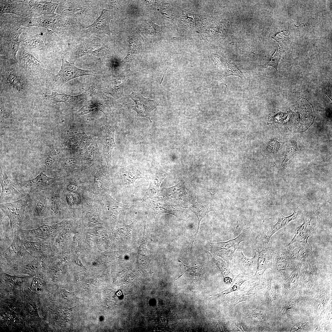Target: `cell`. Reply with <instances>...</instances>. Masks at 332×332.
I'll list each match as a JSON object with an SVG mask.
<instances>
[{
  "label": "cell",
  "mask_w": 332,
  "mask_h": 332,
  "mask_svg": "<svg viewBox=\"0 0 332 332\" xmlns=\"http://www.w3.org/2000/svg\"><path fill=\"white\" fill-rule=\"evenodd\" d=\"M0 93L20 101L36 95V84L18 61L0 59Z\"/></svg>",
  "instance_id": "obj_1"
},
{
  "label": "cell",
  "mask_w": 332,
  "mask_h": 332,
  "mask_svg": "<svg viewBox=\"0 0 332 332\" xmlns=\"http://www.w3.org/2000/svg\"><path fill=\"white\" fill-rule=\"evenodd\" d=\"M0 59L18 61L16 55L20 47L19 37L25 29L0 17Z\"/></svg>",
  "instance_id": "obj_2"
},
{
  "label": "cell",
  "mask_w": 332,
  "mask_h": 332,
  "mask_svg": "<svg viewBox=\"0 0 332 332\" xmlns=\"http://www.w3.org/2000/svg\"><path fill=\"white\" fill-rule=\"evenodd\" d=\"M49 190L30 194V199L25 216L26 228H35L45 224L47 216Z\"/></svg>",
  "instance_id": "obj_3"
},
{
  "label": "cell",
  "mask_w": 332,
  "mask_h": 332,
  "mask_svg": "<svg viewBox=\"0 0 332 332\" xmlns=\"http://www.w3.org/2000/svg\"><path fill=\"white\" fill-rule=\"evenodd\" d=\"M16 57L20 64L31 76L36 85L40 87L52 77L50 72L43 68L30 53L20 47Z\"/></svg>",
  "instance_id": "obj_4"
},
{
  "label": "cell",
  "mask_w": 332,
  "mask_h": 332,
  "mask_svg": "<svg viewBox=\"0 0 332 332\" xmlns=\"http://www.w3.org/2000/svg\"><path fill=\"white\" fill-rule=\"evenodd\" d=\"M30 195L28 194L25 197L17 200L7 203L0 204V211L2 214V219L5 216L9 218L10 223V232L13 235L16 228L18 226L24 230L26 225L25 211L30 199Z\"/></svg>",
  "instance_id": "obj_5"
},
{
  "label": "cell",
  "mask_w": 332,
  "mask_h": 332,
  "mask_svg": "<svg viewBox=\"0 0 332 332\" xmlns=\"http://www.w3.org/2000/svg\"><path fill=\"white\" fill-rule=\"evenodd\" d=\"M14 231L11 244L1 252V262L5 264L13 265L30 263L34 258L26 249L18 232L15 230Z\"/></svg>",
  "instance_id": "obj_6"
},
{
  "label": "cell",
  "mask_w": 332,
  "mask_h": 332,
  "mask_svg": "<svg viewBox=\"0 0 332 332\" xmlns=\"http://www.w3.org/2000/svg\"><path fill=\"white\" fill-rule=\"evenodd\" d=\"M53 33L48 30L45 34L33 35L23 32L19 37L20 47L30 53L40 50L53 51L55 49V44L52 38Z\"/></svg>",
  "instance_id": "obj_7"
},
{
  "label": "cell",
  "mask_w": 332,
  "mask_h": 332,
  "mask_svg": "<svg viewBox=\"0 0 332 332\" xmlns=\"http://www.w3.org/2000/svg\"><path fill=\"white\" fill-rule=\"evenodd\" d=\"M70 221L68 219H65L52 225L44 223L36 228L30 230H23L18 227L15 230L21 239L38 238L53 245L56 236L65 227L70 223Z\"/></svg>",
  "instance_id": "obj_8"
},
{
  "label": "cell",
  "mask_w": 332,
  "mask_h": 332,
  "mask_svg": "<svg viewBox=\"0 0 332 332\" xmlns=\"http://www.w3.org/2000/svg\"><path fill=\"white\" fill-rule=\"evenodd\" d=\"M62 59L60 69L55 75L51 77L52 82L56 88H60L68 81L79 77L94 76L97 73L95 70H86L79 69L74 65V62L68 61L64 55H61Z\"/></svg>",
  "instance_id": "obj_9"
},
{
  "label": "cell",
  "mask_w": 332,
  "mask_h": 332,
  "mask_svg": "<svg viewBox=\"0 0 332 332\" xmlns=\"http://www.w3.org/2000/svg\"><path fill=\"white\" fill-rule=\"evenodd\" d=\"M122 106L114 98L96 92L87 103L77 112V113L79 117L95 110H99L103 112L107 117L110 112Z\"/></svg>",
  "instance_id": "obj_10"
},
{
  "label": "cell",
  "mask_w": 332,
  "mask_h": 332,
  "mask_svg": "<svg viewBox=\"0 0 332 332\" xmlns=\"http://www.w3.org/2000/svg\"><path fill=\"white\" fill-rule=\"evenodd\" d=\"M62 179L49 190L48 213L45 223H50L63 219L66 209L61 198Z\"/></svg>",
  "instance_id": "obj_11"
},
{
  "label": "cell",
  "mask_w": 332,
  "mask_h": 332,
  "mask_svg": "<svg viewBox=\"0 0 332 332\" xmlns=\"http://www.w3.org/2000/svg\"><path fill=\"white\" fill-rule=\"evenodd\" d=\"M63 177L59 176L50 177L42 172L32 179L25 180H16L15 181L22 192L31 194L49 190Z\"/></svg>",
  "instance_id": "obj_12"
},
{
  "label": "cell",
  "mask_w": 332,
  "mask_h": 332,
  "mask_svg": "<svg viewBox=\"0 0 332 332\" xmlns=\"http://www.w3.org/2000/svg\"><path fill=\"white\" fill-rule=\"evenodd\" d=\"M249 229H244L235 239L225 242L211 243V252L231 262L235 252L242 241L249 239L250 236Z\"/></svg>",
  "instance_id": "obj_13"
},
{
  "label": "cell",
  "mask_w": 332,
  "mask_h": 332,
  "mask_svg": "<svg viewBox=\"0 0 332 332\" xmlns=\"http://www.w3.org/2000/svg\"><path fill=\"white\" fill-rule=\"evenodd\" d=\"M255 250L258 254V263L254 277L261 276L264 271L270 267L272 260V249L269 241L265 238L257 237L255 239Z\"/></svg>",
  "instance_id": "obj_14"
},
{
  "label": "cell",
  "mask_w": 332,
  "mask_h": 332,
  "mask_svg": "<svg viewBox=\"0 0 332 332\" xmlns=\"http://www.w3.org/2000/svg\"><path fill=\"white\" fill-rule=\"evenodd\" d=\"M97 84L94 83L82 93L75 96H72L64 93H59L56 92H52L51 95L44 94V97L47 101L53 104L63 103L66 105L73 108L80 101L87 100L91 98L96 92Z\"/></svg>",
  "instance_id": "obj_15"
},
{
  "label": "cell",
  "mask_w": 332,
  "mask_h": 332,
  "mask_svg": "<svg viewBox=\"0 0 332 332\" xmlns=\"http://www.w3.org/2000/svg\"><path fill=\"white\" fill-rule=\"evenodd\" d=\"M319 209L318 206L315 210L306 215L302 224L295 229L293 237L286 246L299 241L308 239L314 234L318 224Z\"/></svg>",
  "instance_id": "obj_16"
},
{
  "label": "cell",
  "mask_w": 332,
  "mask_h": 332,
  "mask_svg": "<svg viewBox=\"0 0 332 332\" xmlns=\"http://www.w3.org/2000/svg\"><path fill=\"white\" fill-rule=\"evenodd\" d=\"M126 96L129 97L134 102L135 105L132 106L131 109L136 112L137 116L148 119L152 122L151 113L160 105V101L146 98L140 93L136 92H133L130 95Z\"/></svg>",
  "instance_id": "obj_17"
},
{
  "label": "cell",
  "mask_w": 332,
  "mask_h": 332,
  "mask_svg": "<svg viewBox=\"0 0 332 332\" xmlns=\"http://www.w3.org/2000/svg\"><path fill=\"white\" fill-rule=\"evenodd\" d=\"M0 16L4 14H14L23 18H34V15L29 4L19 0H0Z\"/></svg>",
  "instance_id": "obj_18"
},
{
  "label": "cell",
  "mask_w": 332,
  "mask_h": 332,
  "mask_svg": "<svg viewBox=\"0 0 332 332\" xmlns=\"http://www.w3.org/2000/svg\"><path fill=\"white\" fill-rule=\"evenodd\" d=\"M130 69H124L117 76L105 81L101 85L102 91L117 99L124 96L123 87Z\"/></svg>",
  "instance_id": "obj_19"
},
{
  "label": "cell",
  "mask_w": 332,
  "mask_h": 332,
  "mask_svg": "<svg viewBox=\"0 0 332 332\" xmlns=\"http://www.w3.org/2000/svg\"><path fill=\"white\" fill-rule=\"evenodd\" d=\"M294 111V120L299 124H311L314 118V113L312 105L306 98H299L297 101Z\"/></svg>",
  "instance_id": "obj_20"
},
{
  "label": "cell",
  "mask_w": 332,
  "mask_h": 332,
  "mask_svg": "<svg viewBox=\"0 0 332 332\" xmlns=\"http://www.w3.org/2000/svg\"><path fill=\"white\" fill-rule=\"evenodd\" d=\"M112 18L111 11L104 9L100 15L93 23L86 27L83 32L110 35L112 32L109 27V23Z\"/></svg>",
  "instance_id": "obj_21"
},
{
  "label": "cell",
  "mask_w": 332,
  "mask_h": 332,
  "mask_svg": "<svg viewBox=\"0 0 332 332\" xmlns=\"http://www.w3.org/2000/svg\"><path fill=\"white\" fill-rule=\"evenodd\" d=\"M26 250L35 259L44 260L53 254L52 245L44 240L29 241L26 239H21Z\"/></svg>",
  "instance_id": "obj_22"
},
{
  "label": "cell",
  "mask_w": 332,
  "mask_h": 332,
  "mask_svg": "<svg viewBox=\"0 0 332 332\" xmlns=\"http://www.w3.org/2000/svg\"><path fill=\"white\" fill-rule=\"evenodd\" d=\"M113 179L105 167H101L95 173L93 183V192L103 196L109 190L113 184Z\"/></svg>",
  "instance_id": "obj_23"
},
{
  "label": "cell",
  "mask_w": 332,
  "mask_h": 332,
  "mask_svg": "<svg viewBox=\"0 0 332 332\" xmlns=\"http://www.w3.org/2000/svg\"><path fill=\"white\" fill-rule=\"evenodd\" d=\"M233 256L240 271L245 275H252L256 271L258 258L256 252L253 258H248L244 256L239 247L235 251Z\"/></svg>",
  "instance_id": "obj_24"
},
{
  "label": "cell",
  "mask_w": 332,
  "mask_h": 332,
  "mask_svg": "<svg viewBox=\"0 0 332 332\" xmlns=\"http://www.w3.org/2000/svg\"><path fill=\"white\" fill-rule=\"evenodd\" d=\"M20 2L28 4L30 6L34 17L41 16H47L55 14L59 3L43 0H19Z\"/></svg>",
  "instance_id": "obj_25"
},
{
  "label": "cell",
  "mask_w": 332,
  "mask_h": 332,
  "mask_svg": "<svg viewBox=\"0 0 332 332\" xmlns=\"http://www.w3.org/2000/svg\"><path fill=\"white\" fill-rule=\"evenodd\" d=\"M83 198L85 206L84 221L90 226L101 224V221L97 212V200L93 197H85Z\"/></svg>",
  "instance_id": "obj_26"
},
{
  "label": "cell",
  "mask_w": 332,
  "mask_h": 332,
  "mask_svg": "<svg viewBox=\"0 0 332 332\" xmlns=\"http://www.w3.org/2000/svg\"><path fill=\"white\" fill-rule=\"evenodd\" d=\"M92 141V138L87 136L85 132L80 133L67 131L64 142L70 148L80 150L85 149Z\"/></svg>",
  "instance_id": "obj_27"
},
{
  "label": "cell",
  "mask_w": 332,
  "mask_h": 332,
  "mask_svg": "<svg viewBox=\"0 0 332 332\" xmlns=\"http://www.w3.org/2000/svg\"><path fill=\"white\" fill-rule=\"evenodd\" d=\"M307 240L305 239L296 242L297 243L294 247L292 245H290L292 247V248L286 253L290 259L301 261L313 256L312 247L308 244Z\"/></svg>",
  "instance_id": "obj_28"
},
{
  "label": "cell",
  "mask_w": 332,
  "mask_h": 332,
  "mask_svg": "<svg viewBox=\"0 0 332 332\" xmlns=\"http://www.w3.org/2000/svg\"><path fill=\"white\" fill-rule=\"evenodd\" d=\"M302 215V211L298 207L296 208L293 214L289 216H285L279 214L278 216L277 222L265 233L264 237L267 240L269 241L271 237L275 233L287 225L290 221L301 218Z\"/></svg>",
  "instance_id": "obj_29"
},
{
  "label": "cell",
  "mask_w": 332,
  "mask_h": 332,
  "mask_svg": "<svg viewBox=\"0 0 332 332\" xmlns=\"http://www.w3.org/2000/svg\"><path fill=\"white\" fill-rule=\"evenodd\" d=\"M0 184L1 186V192L0 200L4 197L10 194H16L21 195L22 194L17 184L12 181L7 176L5 170L2 165L0 167Z\"/></svg>",
  "instance_id": "obj_30"
},
{
  "label": "cell",
  "mask_w": 332,
  "mask_h": 332,
  "mask_svg": "<svg viewBox=\"0 0 332 332\" xmlns=\"http://www.w3.org/2000/svg\"><path fill=\"white\" fill-rule=\"evenodd\" d=\"M167 174L156 171L150 176V184L141 202L156 197L159 193L160 186Z\"/></svg>",
  "instance_id": "obj_31"
},
{
  "label": "cell",
  "mask_w": 332,
  "mask_h": 332,
  "mask_svg": "<svg viewBox=\"0 0 332 332\" xmlns=\"http://www.w3.org/2000/svg\"><path fill=\"white\" fill-rule=\"evenodd\" d=\"M101 204L103 209L110 214L113 215H117L121 212L137 206V205H131L121 203L114 200L108 193L105 194L102 196Z\"/></svg>",
  "instance_id": "obj_32"
},
{
  "label": "cell",
  "mask_w": 332,
  "mask_h": 332,
  "mask_svg": "<svg viewBox=\"0 0 332 332\" xmlns=\"http://www.w3.org/2000/svg\"><path fill=\"white\" fill-rule=\"evenodd\" d=\"M114 126L110 125L109 121L107 120L104 128L105 134L102 137L103 148L107 165L110 161L112 150L115 145L114 139Z\"/></svg>",
  "instance_id": "obj_33"
},
{
  "label": "cell",
  "mask_w": 332,
  "mask_h": 332,
  "mask_svg": "<svg viewBox=\"0 0 332 332\" xmlns=\"http://www.w3.org/2000/svg\"><path fill=\"white\" fill-rule=\"evenodd\" d=\"M253 278L252 276L239 275L232 281L231 285L229 288L219 293L209 295L210 297L209 298L213 300L223 301L227 294L239 290L242 284L244 282Z\"/></svg>",
  "instance_id": "obj_34"
},
{
  "label": "cell",
  "mask_w": 332,
  "mask_h": 332,
  "mask_svg": "<svg viewBox=\"0 0 332 332\" xmlns=\"http://www.w3.org/2000/svg\"><path fill=\"white\" fill-rule=\"evenodd\" d=\"M101 40L99 38H89L78 45L75 48L74 53L75 59L89 54L94 50L103 46Z\"/></svg>",
  "instance_id": "obj_35"
},
{
  "label": "cell",
  "mask_w": 332,
  "mask_h": 332,
  "mask_svg": "<svg viewBox=\"0 0 332 332\" xmlns=\"http://www.w3.org/2000/svg\"><path fill=\"white\" fill-rule=\"evenodd\" d=\"M210 255L213 261L220 271L225 282L226 283H232L234 276L232 273L231 262L217 256L211 252Z\"/></svg>",
  "instance_id": "obj_36"
},
{
  "label": "cell",
  "mask_w": 332,
  "mask_h": 332,
  "mask_svg": "<svg viewBox=\"0 0 332 332\" xmlns=\"http://www.w3.org/2000/svg\"><path fill=\"white\" fill-rule=\"evenodd\" d=\"M128 37L130 49L125 58L127 61L132 62L137 54L143 41L141 36L138 33L132 34Z\"/></svg>",
  "instance_id": "obj_37"
},
{
  "label": "cell",
  "mask_w": 332,
  "mask_h": 332,
  "mask_svg": "<svg viewBox=\"0 0 332 332\" xmlns=\"http://www.w3.org/2000/svg\"><path fill=\"white\" fill-rule=\"evenodd\" d=\"M148 177L143 175L140 172L138 171L132 172L127 171L124 172L121 176L120 181L123 184V186L127 188L131 187H135L134 183L137 179L144 178L147 179Z\"/></svg>",
  "instance_id": "obj_38"
},
{
  "label": "cell",
  "mask_w": 332,
  "mask_h": 332,
  "mask_svg": "<svg viewBox=\"0 0 332 332\" xmlns=\"http://www.w3.org/2000/svg\"><path fill=\"white\" fill-rule=\"evenodd\" d=\"M62 167L63 171L67 174V176L76 170H82L80 157L72 156L67 157L64 161Z\"/></svg>",
  "instance_id": "obj_39"
},
{
  "label": "cell",
  "mask_w": 332,
  "mask_h": 332,
  "mask_svg": "<svg viewBox=\"0 0 332 332\" xmlns=\"http://www.w3.org/2000/svg\"><path fill=\"white\" fill-rule=\"evenodd\" d=\"M189 209L195 214L198 220L197 230L196 233L192 238V240L189 245H191L192 247L193 243L198 233L200 222L201 220L204 218L207 213L211 210L208 209H207L204 206L200 204L192 205L189 207Z\"/></svg>",
  "instance_id": "obj_40"
},
{
  "label": "cell",
  "mask_w": 332,
  "mask_h": 332,
  "mask_svg": "<svg viewBox=\"0 0 332 332\" xmlns=\"http://www.w3.org/2000/svg\"><path fill=\"white\" fill-rule=\"evenodd\" d=\"M94 151V147L91 145L80 157L82 169L89 168L93 164Z\"/></svg>",
  "instance_id": "obj_41"
},
{
  "label": "cell",
  "mask_w": 332,
  "mask_h": 332,
  "mask_svg": "<svg viewBox=\"0 0 332 332\" xmlns=\"http://www.w3.org/2000/svg\"><path fill=\"white\" fill-rule=\"evenodd\" d=\"M276 48L275 52L270 60L265 64L262 65V68L263 69L269 66H272L275 69L276 71L278 72L277 66L278 64L281 59L282 54L285 50L283 47L282 48L279 45L277 46Z\"/></svg>",
  "instance_id": "obj_42"
},
{
  "label": "cell",
  "mask_w": 332,
  "mask_h": 332,
  "mask_svg": "<svg viewBox=\"0 0 332 332\" xmlns=\"http://www.w3.org/2000/svg\"><path fill=\"white\" fill-rule=\"evenodd\" d=\"M272 257L275 261L276 269L278 270L285 269L290 259L286 253H277L274 254Z\"/></svg>",
  "instance_id": "obj_43"
},
{
  "label": "cell",
  "mask_w": 332,
  "mask_h": 332,
  "mask_svg": "<svg viewBox=\"0 0 332 332\" xmlns=\"http://www.w3.org/2000/svg\"><path fill=\"white\" fill-rule=\"evenodd\" d=\"M109 51L104 45L93 51L89 54V57L95 61L104 63L109 57Z\"/></svg>",
  "instance_id": "obj_44"
},
{
  "label": "cell",
  "mask_w": 332,
  "mask_h": 332,
  "mask_svg": "<svg viewBox=\"0 0 332 332\" xmlns=\"http://www.w3.org/2000/svg\"><path fill=\"white\" fill-rule=\"evenodd\" d=\"M227 65L228 68L225 74L220 80L224 77L230 76H236L239 77L242 79L245 78L242 72L235 64L228 62Z\"/></svg>",
  "instance_id": "obj_45"
},
{
  "label": "cell",
  "mask_w": 332,
  "mask_h": 332,
  "mask_svg": "<svg viewBox=\"0 0 332 332\" xmlns=\"http://www.w3.org/2000/svg\"><path fill=\"white\" fill-rule=\"evenodd\" d=\"M59 153L58 149H55L48 155L44 161L43 165L45 168H49L57 160Z\"/></svg>",
  "instance_id": "obj_46"
},
{
  "label": "cell",
  "mask_w": 332,
  "mask_h": 332,
  "mask_svg": "<svg viewBox=\"0 0 332 332\" xmlns=\"http://www.w3.org/2000/svg\"><path fill=\"white\" fill-rule=\"evenodd\" d=\"M178 262L180 263L183 266L186 267L187 268V270L185 271L182 274L176 279L175 280H177L181 277L186 272H192L196 274H198L201 269V266L199 264H196L191 266H187L185 265L180 260L178 259Z\"/></svg>",
  "instance_id": "obj_47"
},
{
  "label": "cell",
  "mask_w": 332,
  "mask_h": 332,
  "mask_svg": "<svg viewBox=\"0 0 332 332\" xmlns=\"http://www.w3.org/2000/svg\"><path fill=\"white\" fill-rule=\"evenodd\" d=\"M289 31L285 30L278 32L272 38L278 42H280L289 40Z\"/></svg>",
  "instance_id": "obj_48"
},
{
  "label": "cell",
  "mask_w": 332,
  "mask_h": 332,
  "mask_svg": "<svg viewBox=\"0 0 332 332\" xmlns=\"http://www.w3.org/2000/svg\"><path fill=\"white\" fill-rule=\"evenodd\" d=\"M212 57L215 64L219 67L223 66L227 63L226 60L220 55L214 54Z\"/></svg>",
  "instance_id": "obj_49"
},
{
  "label": "cell",
  "mask_w": 332,
  "mask_h": 332,
  "mask_svg": "<svg viewBox=\"0 0 332 332\" xmlns=\"http://www.w3.org/2000/svg\"><path fill=\"white\" fill-rule=\"evenodd\" d=\"M278 140L276 138L271 140L269 142L267 145V148L269 151L272 152H274L279 148V143Z\"/></svg>",
  "instance_id": "obj_50"
},
{
  "label": "cell",
  "mask_w": 332,
  "mask_h": 332,
  "mask_svg": "<svg viewBox=\"0 0 332 332\" xmlns=\"http://www.w3.org/2000/svg\"><path fill=\"white\" fill-rule=\"evenodd\" d=\"M233 330L235 332H246L247 331V328L243 324L237 323L234 325Z\"/></svg>",
  "instance_id": "obj_51"
},
{
  "label": "cell",
  "mask_w": 332,
  "mask_h": 332,
  "mask_svg": "<svg viewBox=\"0 0 332 332\" xmlns=\"http://www.w3.org/2000/svg\"><path fill=\"white\" fill-rule=\"evenodd\" d=\"M42 284V281L40 279L37 278H34L32 283V287L34 289H38L41 286Z\"/></svg>",
  "instance_id": "obj_52"
},
{
  "label": "cell",
  "mask_w": 332,
  "mask_h": 332,
  "mask_svg": "<svg viewBox=\"0 0 332 332\" xmlns=\"http://www.w3.org/2000/svg\"><path fill=\"white\" fill-rule=\"evenodd\" d=\"M69 257L71 261L76 265L85 269V268L82 264L81 260L78 258L73 255H69Z\"/></svg>",
  "instance_id": "obj_53"
}]
</instances>
